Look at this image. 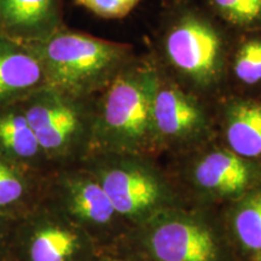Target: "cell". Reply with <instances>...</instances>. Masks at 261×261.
Segmentation results:
<instances>
[{
    "label": "cell",
    "mask_w": 261,
    "mask_h": 261,
    "mask_svg": "<svg viewBox=\"0 0 261 261\" xmlns=\"http://www.w3.org/2000/svg\"><path fill=\"white\" fill-rule=\"evenodd\" d=\"M160 77L148 67L122 69L104 89L93 107V125L89 155L100 152H136L154 144L152 104ZM86 156V158H87Z\"/></svg>",
    "instance_id": "cell-1"
},
{
    "label": "cell",
    "mask_w": 261,
    "mask_h": 261,
    "mask_svg": "<svg viewBox=\"0 0 261 261\" xmlns=\"http://www.w3.org/2000/svg\"><path fill=\"white\" fill-rule=\"evenodd\" d=\"M25 45L40 61L48 86L80 98L106 89L128 54L125 45L62 28Z\"/></svg>",
    "instance_id": "cell-2"
},
{
    "label": "cell",
    "mask_w": 261,
    "mask_h": 261,
    "mask_svg": "<svg viewBox=\"0 0 261 261\" xmlns=\"http://www.w3.org/2000/svg\"><path fill=\"white\" fill-rule=\"evenodd\" d=\"M21 104L52 169L70 167L86 158L93 125V107L87 98L46 85Z\"/></svg>",
    "instance_id": "cell-3"
},
{
    "label": "cell",
    "mask_w": 261,
    "mask_h": 261,
    "mask_svg": "<svg viewBox=\"0 0 261 261\" xmlns=\"http://www.w3.org/2000/svg\"><path fill=\"white\" fill-rule=\"evenodd\" d=\"M98 257L92 238L46 201L15 221L8 261H94Z\"/></svg>",
    "instance_id": "cell-4"
},
{
    "label": "cell",
    "mask_w": 261,
    "mask_h": 261,
    "mask_svg": "<svg viewBox=\"0 0 261 261\" xmlns=\"http://www.w3.org/2000/svg\"><path fill=\"white\" fill-rule=\"evenodd\" d=\"M86 232L98 238L113 226L116 214L102 185L83 166L51 171L45 178L44 200Z\"/></svg>",
    "instance_id": "cell-5"
},
{
    "label": "cell",
    "mask_w": 261,
    "mask_h": 261,
    "mask_svg": "<svg viewBox=\"0 0 261 261\" xmlns=\"http://www.w3.org/2000/svg\"><path fill=\"white\" fill-rule=\"evenodd\" d=\"M80 166L102 185L120 217H142L158 208L165 197L162 182L154 172L114 152L89 155Z\"/></svg>",
    "instance_id": "cell-6"
},
{
    "label": "cell",
    "mask_w": 261,
    "mask_h": 261,
    "mask_svg": "<svg viewBox=\"0 0 261 261\" xmlns=\"http://www.w3.org/2000/svg\"><path fill=\"white\" fill-rule=\"evenodd\" d=\"M165 50L173 67L202 87L220 79L223 70V42L210 22L187 14L172 25Z\"/></svg>",
    "instance_id": "cell-7"
},
{
    "label": "cell",
    "mask_w": 261,
    "mask_h": 261,
    "mask_svg": "<svg viewBox=\"0 0 261 261\" xmlns=\"http://www.w3.org/2000/svg\"><path fill=\"white\" fill-rule=\"evenodd\" d=\"M149 246L159 261H219V246L205 225L184 217L155 224Z\"/></svg>",
    "instance_id": "cell-8"
},
{
    "label": "cell",
    "mask_w": 261,
    "mask_h": 261,
    "mask_svg": "<svg viewBox=\"0 0 261 261\" xmlns=\"http://www.w3.org/2000/svg\"><path fill=\"white\" fill-rule=\"evenodd\" d=\"M195 180L214 194L242 196L261 184V163L244 159L232 150H214L198 160Z\"/></svg>",
    "instance_id": "cell-9"
},
{
    "label": "cell",
    "mask_w": 261,
    "mask_h": 261,
    "mask_svg": "<svg viewBox=\"0 0 261 261\" xmlns=\"http://www.w3.org/2000/svg\"><path fill=\"white\" fill-rule=\"evenodd\" d=\"M61 29V0H0V34L22 44Z\"/></svg>",
    "instance_id": "cell-10"
},
{
    "label": "cell",
    "mask_w": 261,
    "mask_h": 261,
    "mask_svg": "<svg viewBox=\"0 0 261 261\" xmlns=\"http://www.w3.org/2000/svg\"><path fill=\"white\" fill-rule=\"evenodd\" d=\"M46 85L34 52L25 44L0 34V106L21 102Z\"/></svg>",
    "instance_id": "cell-11"
},
{
    "label": "cell",
    "mask_w": 261,
    "mask_h": 261,
    "mask_svg": "<svg viewBox=\"0 0 261 261\" xmlns=\"http://www.w3.org/2000/svg\"><path fill=\"white\" fill-rule=\"evenodd\" d=\"M152 116L156 133L165 138H195L207 128V120L200 104L177 87L161 83L154 97Z\"/></svg>",
    "instance_id": "cell-12"
},
{
    "label": "cell",
    "mask_w": 261,
    "mask_h": 261,
    "mask_svg": "<svg viewBox=\"0 0 261 261\" xmlns=\"http://www.w3.org/2000/svg\"><path fill=\"white\" fill-rule=\"evenodd\" d=\"M0 154L41 174L54 171L29 125L21 102L0 106Z\"/></svg>",
    "instance_id": "cell-13"
},
{
    "label": "cell",
    "mask_w": 261,
    "mask_h": 261,
    "mask_svg": "<svg viewBox=\"0 0 261 261\" xmlns=\"http://www.w3.org/2000/svg\"><path fill=\"white\" fill-rule=\"evenodd\" d=\"M46 175L0 154V217L18 219L38 207L44 200Z\"/></svg>",
    "instance_id": "cell-14"
},
{
    "label": "cell",
    "mask_w": 261,
    "mask_h": 261,
    "mask_svg": "<svg viewBox=\"0 0 261 261\" xmlns=\"http://www.w3.org/2000/svg\"><path fill=\"white\" fill-rule=\"evenodd\" d=\"M225 136L228 149L261 163V99H231L225 112Z\"/></svg>",
    "instance_id": "cell-15"
},
{
    "label": "cell",
    "mask_w": 261,
    "mask_h": 261,
    "mask_svg": "<svg viewBox=\"0 0 261 261\" xmlns=\"http://www.w3.org/2000/svg\"><path fill=\"white\" fill-rule=\"evenodd\" d=\"M232 226L241 247L257 259L261 255V184L241 196Z\"/></svg>",
    "instance_id": "cell-16"
},
{
    "label": "cell",
    "mask_w": 261,
    "mask_h": 261,
    "mask_svg": "<svg viewBox=\"0 0 261 261\" xmlns=\"http://www.w3.org/2000/svg\"><path fill=\"white\" fill-rule=\"evenodd\" d=\"M234 54L232 70L244 86L261 87V31L252 32Z\"/></svg>",
    "instance_id": "cell-17"
},
{
    "label": "cell",
    "mask_w": 261,
    "mask_h": 261,
    "mask_svg": "<svg viewBox=\"0 0 261 261\" xmlns=\"http://www.w3.org/2000/svg\"><path fill=\"white\" fill-rule=\"evenodd\" d=\"M228 23L246 32L261 31V0H212Z\"/></svg>",
    "instance_id": "cell-18"
},
{
    "label": "cell",
    "mask_w": 261,
    "mask_h": 261,
    "mask_svg": "<svg viewBox=\"0 0 261 261\" xmlns=\"http://www.w3.org/2000/svg\"><path fill=\"white\" fill-rule=\"evenodd\" d=\"M94 15L103 18H122L128 15L139 0H75Z\"/></svg>",
    "instance_id": "cell-19"
},
{
    "label": "cell",
    "mask_w": 261,
    "mask_h": 261,
    "mask_svg": "<svg viewBox=\"0 0 261 261\" xmlns=\"http://www.w3.org/2000/svg\"><path fill=\"white\" fill-rule=\"evenodd\" d=\"M16 219L0 217V261H8L10 241Z\"/></svg>",
    "instance_id": "cell-20"
},
{
    "label": "cell",
    "mask_w": 261,
    "mask_h": 261,
    "mask_svg": "<svg viewBox=\"0 0 261 261\" xmlns=\"http://www.w3.org/2000/svg\"><path fill=\"white\" fill-rule=\"evenodd\" d=\"M94 261H115V260L108 259V257H102V256H99V257H98V259H96Z\"/></svg>",
    "instance_id": "cell-21"
},
{
    "label": "cell",
    "mask_w": 261,
    "mask_h": 261,
    "mask_svg": "<svg viewBox=\"0 0 261 261\" xmlns=\"http://www.w3.org/2000/svg\"><path fill=\"white\" fill-rule=\"evenodd\" d=\"M256 261H261V255H260L259 257H257V259H256Z\"/></svg>",
    "instance_id": "cell-22"
},
{
    "label": "cell",
    "mask_w": 261,
    "mask_h": 261,
    "mask_svg": "<svg viewBox=\"0 0 261 261\" xmlns=\"http://www.w3.org/2000/svg\"><path fill=\"white\" fill-rule=\"evenodd\" d=\"M259 99H261V98H259Z\"/></svg>",
    "instance_id": "cell-23"
}]
</instances>
